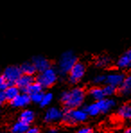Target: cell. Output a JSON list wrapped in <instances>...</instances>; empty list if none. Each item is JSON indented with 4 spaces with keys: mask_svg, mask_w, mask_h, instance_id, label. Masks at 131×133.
<instances>
[{
    "mask_svg": "<svg viewBox=\"0 0 131 133\" xmlns=\"http://www.w3.org/2000/svg\"><path fill=\"white\" fill-rule=\"evenodd\" d=\"M98 107L100 109L101 113H106L109 111H111L113 107L115 106V101L112 99H109V98H104L101 101L96 102Z\"/></svg>",
    "mask_w": 131,
    "mask_h": 133,
    "instance_id": "obj_12",
    "label": "cell"
},
{
    "mask_svg": "<svg viewBox=\"0 0 131 133\" xmlns=\"http://www.w3.org/2000/svg\"><path fill=\"white\" fill-rule=\"evenodd\" d=\"M111 58L107 56H101L99 57L95 61V64H96L97 66L99 68H105V66H108L109 64H111Z\"/></svg>",
    "mask_w": 131,
    "mask_h": 133,
    "instance_id": "obj_22",
    "label": "cell"
},
{
    "mask_svg": "<svg viewBox=\"0 0 131 133\" xmlns=\"http://www.w3.org/2000/svg\"><path fill=\"white\" fill-rule=\"evenodd\" d=\"M12 133H19V132H12Z\"/></svg>",
    "mask_w": 131,
    "mask_h": 133,
    "instance_id": "obj_35",
    "label": "cell"
},
{
    "mask_svg": "<svg viewBox=\"0 0 131 133\" xmlns=\"http://www.w3.org/2000/svg\"><path fill=\"white\" fill-rule=\"evenodd\" d=\"M77 62V57L72 50L65 51L58 61V73L64 76L69 73L71 68Z\"/></svg>",
    "mask_w": 131,
    "mask_h": 133,
    "instance_id": "obj_2",
    "label": "cell"
},
{
    "mask_svg": "<svg viewBox=\"0 0 131 133\" xmlns=\"http://www.w3.org/2000/svg\"><path fill=\"white\" fill-rule=\"evenodd\" d=\"M4 93H5L6 100H9L11 102L20 94V89L17 87L16 85H9L7 88L4 91Z\"/></svg>",
    "mask_w": 131,
    "mask_h": 133,
    "instance_id": "obj_14",
    "label": "cell"
},
{
    "mask_svg": "<svg viewBox=\"0 0 131 133\" xmlns=\"http://www.w3.org/2000/svg\"><path fill=\"white\" fill-rule=\"evenodd\" d=\"M34 112L32 110H23L20 114V121L27 123V124H30L31 122H33L34 120Z\"/></svg>",
    "mask_w": 131,
    "mask_h": 133,
    "instance_id": "obj_19",
    "label": "cell"
},
{
    "mask_svg": "<svg viewBox=\"0 0 131 133\" xmlns=\"http://www.w3.org/2000/svg\"><path fill=\"white\" fill-rule=\"evenodd\" d=\"M118 116L122 120H131V104H124L118 110Z\"/></svg>",
    "mask_w": 131,
    "mask_h": 133,
    "instance_id": "obj_15",
    "label": "cell"
},
{
    "mask_svg": "<svg viewBox=\"0 0 131 133\" xmlns=\"http://www.w3.org/2000/svg\"><path fill=\"white\" fill-rule=\"evenodd\" d=\"M31 102V96L27 93L19 94L15 99L11 101V105L15 108H23Z\"/></svg>",
    "mask_w": 131,
    "mask_h": 133,
    "instance_id": "obj_9",
    "label": "cell"
},
{
    "mask_svg": "<svg viewBox=\"0 0 131 133\" xmlns=\"http://www.w3.org/2000/svg\"><path fill=\"white\" fill-rule=\"evenodd\" d=\"M42 88H43V87H42L40 84L37 83V82H34V83H32V85L26 89L25 93H27L29 95H34V94L42 92Z\"/></svg>",
    "mask_w": 131,
    "mask_h": 133,
    "instance_id": "obj_21",
    "label": "cell"
},
{
    "mask_svg": "<svg viewBox=\"0 0 131 133\" xmlns=\"http://www.w3.org/2000/svg\"><path fill=\"white\" fill-rule=\"evenodd\" d=\"M126 54L128 55V58L130 59V62H131V50H129L128 51H127L126 52Z\"/></svg>",
    "mask_w": 131,
    "mask_h": 133,
    "instance_id": "obj_32",
    "label": "cell"
},
{
    "mask_svg": "<svg viewBox=\"0 0 131 133\" xmlns=\"http://www.w3.org/2000/svg\"><path fill=\"white\" fill-rule=\"evenodd\" d=\"M116 89L114 87H111V85H106L104 87H103V90H104V93L106 96H111L113 95L115 93H116Z\"/></svg>",
    "mask_w": 131,
    "mask_h": 133,
    "instance_id": "obj_26",
    "label": "cell"
},
{
    "mask_svg": "<svg viewBox=\"0 0 131 133\" xmlns=\"http://www.w3.org/2000/svg\"><path fill=\"white\" fill-rule=\"evenodd\" d=\"M85 66L82 62H77V63L74 65L73 68H71V70L69 71L68 75H69V81L72 84H77L82 78L84 77L85 74Z\"/></svg>",
    "mask_w": 131,
    "mask_h": 133,
    "instance_id": "obj_6",
    "label": "cell"
},
{
    "mask_svg": "<svg viewBox=\"0 0 131 133\" xmlns=\"http://www.w3.org/2000/svg\"><path fill=\"white\" fill-rule=\"evenodd\" d=\"M46 133H58V131L56 130V129H53V128H52V129H50V130H49Z\"/></svg>",
    "mask_w": 131,
    "mask_h": 133,
    "instance_id": "obj_31",
    "label": "cell"
},
{
    "mask_svg": "<svg viewBox=\"0 0 131 133\" xmlns=\"http://www.w3.org/2000/svg\"><path fill=\"white\" fill-rule=\"evenodd\" d=\"M8 83H7V81L5 80V78L3 77V75L0 76V91H5V89L7 88V87H8Z\"/></svg>",
    "mask_w": 131,
    "mask_h": 133,
    "instance_id": "obj_27",
    "label": "cell"
},
{
    "mask_svg": "<svg viewBox=\"0 0 131 133\" xmlns=\"http://www.w3.org/2000/svg\"><path fill=\"white\" fill-rule=\"evenodd\" d=\"M43 95H44V94L42 93V92L34 94V95H30L31 101H32L33 103H40L42 98H43Z\"/></svg>",
    "mask_w": 131,
    "mask_h": 133,
    "instance_id": "obj_25",
    "label": "cell"
},
{
    "mask_svg": "<svg viewBox=\"0 0 131 133\" xmlns=\"http://www.w3.org/2000/svg\"><path fill=\"white\" fill-rule=\"evenodd\" d=\"M29 124L19 120L18 122L13 123L12 126V132H19V133H26L29 130Z\"/></svg>",
    "mask_w": 131,
    "mask_h": 133,
    "instance_id": "obj_18",
    "label": "cell"
},
{
    "mask_svg": "<svg viewBox=\"0 0 131 133\" xmlns=\"http://www.w3.org/2000/svg\"><path fill=\"white\" fill-rule=\"evenodd\" d=\"M85 99V91L82 87H74L69 91H65L60 95L62 103L67 109H77L83 104Z\"/></svg>",
    "mask_w": 131,
    "mask_h": 133,
    "instance_id": "obj_1",
    "label": "cell"
},
{
    "mask_svg": "<svg viewBox=\"0 0 131 133\" xmlns=\"http://www.w3.org/2000/svg\"><path fill=\"white\" fill-rule=\"evenodd\" d=\"M52 100H53V95L50 93H46V94H44L43 98H42L40 104L42 105V107L47 106V105H49L50 103H51Z\"/></svg>",
    "mask_w": 131,
    "mask_h": 133,
    "instance_id": "obj_23",
    "label": "cell"
},
{
    "mask_svg": "<svg viewBox=\"0 0 131 133\" xmlns=\"http://www.w3.org/2000/svg\"><path fill=\"white\" fill-rule=\"evenodd\" d=\"M125 133H131V127L130 128H128L126 130H125Z\"/></svg>",
    "mask_w": 131,
    "mask_h": 133,
    "instance_id": "obj_33",
    "label": "cell"
},
{
    "mask_svg": "<svg viewBox=\"0 0 131 133\" xmlns=\"http://www.w3.org/2000/svg\"><path fill=\"white\" fill-rule=\"evenodd\" d=\"M120 91L124 95L131 94V74L125 77L124 81L120 87Z\"/></svg>",
    "mask_w": 131,
    "mask_h": 133,
    "instance_id": "obj_17",
    "label": "cell"
},
{
    "mask_svg": "<svg viewBox=\"0 0 131 133\" xmlns=\"http://www.w3.org/2000/svg\"><path fill=\"white\" fill-rule=\"evenodd\" d=\"M88 115L85 112V109H67L66 108L63 111L62 121L67 125L77 124V123L84 122L87 120Z\"/></svg>",
    "mask_w": 131,
    "mask_h": 133,
    "instance_id": "obj_3",
    "label": "cell"
},
{
    "mask_svg": "<svg viewBox=\"0 0 131 133\" xmlns=\"http://www.w3.org/2000/svg\"><path fill=\"white\" fill-rule=\"evenodd\" d=\"M93 83L95 85H97V87H99L100 85H102L106 82V76L105 75H98V76H95L93 79Z\"/></svg>",
    "mask_w": 131,
    "mask_h": 133,
    "instance_id": "obj_24",
    "label": "cell"
},
{
    "mask_svg": "<svg viewBox=\"0 0 131 133\" xmlns=\"http://www.w3.org/2000/svg\"><path fill=\"white\" fill-rule=\"evenodd\" d=\"M58 71L54 68H49L48 69L40 72L37 77V83H39L42 87H50L58 80Z\"/></svg>",
    "mask_w": 131,
    "mask_h": 133,
    "instance_id": "obj_4",
    "label": "cell"
},
{
    "mask_svg": "<svg viewBox=\"0 0 131 133\" xmlns=\"http://www.w3.org/2000/svg\"><path fill=\"white\" fill-rule=\"evenodd\" d=\"M89 95L91 96V98L94 100L95 102L101 101V100L104 99L105 97H106L105 93H104V90H103V87H97V85L90 89Z\"/></svg>",
    "mask_w": 131,
    "mask_h": 133,
    "instance_id": "obj_13",
    "label": "cell"
},
{
    "mask_svg": "<svg viewBox=\"0 0 131 133\" xmlns=\"http://www.w3.org/2000/svg\"><path fill=\"white\" fill-rule=\"evenodd\" d=\"M62 115H63V111L59 110L57 107H51L47 110L44 120L48 123H55L62 120Z\"/></svg>",
    "mask_w": 131,
    "mask_h": 133,
    "instance_id": "obj_7",
    "label": "cell"
},
{
    "mask_svg": "<svg viewBox=\"0 0 131 133\" xmlns=\"http://www.w3.org/2000/svg\"><path fill=\"white\" fill-rule=\"evenodd\" d=\"M20 68L22 70V73L23 75H29V76H32L33 74H35L36 72V68H35L34 65L32 64V61H27L23 63L20 66Z\"/></svg>",
    "mask_w": 131,
    "mask_h": 133,
    "instance_id": "obj_16",
    "label": "cell"
},
{
    "mask_svg": "<svg viewBox=\"0 0 131 133\" xmlns=\"http://www.w3.org/2000/svg\"><path fill=\"white\" fill-rule=\"evenodd\" d=\"M22 75L23 73L20 66L15 65L6 66L3 72V77L5 78L8 85H15Z\"/></svg>",
    "mask_w": 131,
    "mask_h": 133,
    "instance_id": "obj_5",
    "label": "cell"
},
{
    "mask_svg": "<svg viewBox=\"0 0 131 133\" xmlns=\"http://www.w3.org/2000/svg\"><path fill=\"white\" fill-rule=\"evenodd\" d=\"M0 133H5V132H3V131H0Z\"/></svg>",
    "mask_w": 131,
    "mask_h": 133,
    "instance_id": "obj_34",
    "label": "cell"
},
{
    "mask_svg": "<svg viewBox=\"0 0 131 133\" xmlns=\"http://www.w3.org/2000/svg\"><path fill=\"white\" fill-rule=\"evenodd\" d=\"M85 112L87 113L88 116H97V115L101 113L100 109L98 107V104H97L96 102L88 104L85 108Z\"/></svg>",
    "mask_w": 131,
    "mask_h": 133,
    "instance_id": "obj_20",
    "label": "cell"
},
{
    "mask_svg": "<svg viewBox=\"0 0 131 133\" xmlns=\"http://www.w3.org/2000/svg\"><path fill=\"white\" fill-rule=\"evenodd\" d=\"M5 101H6V98H5V93L3 91H0V105L3 104Z\"/></svg>",
    "mask_w": 131,
    "mask_h": 133,
    "instance_id": "obj_30",
    "label": "cell"
},
{
    "mask_svg": "<svg viewBox=\"0 0 131 133\" xmlns=\"http://www.w3.org/2000/svg\"><path fill=\"white\" fill-rule=\"evenodd\" d=\"M124 74L120 73V72H112V73L106 75V82H105V84L117 88V87H120L121 85V84L124 81Z\"/></svg>",
    "mask_w": 131,
    "mask_h": 133,
    "instance_id": "obj_8",
    "label": "cell"
},
{
    "mask_svg": "<svg viewBox=\"0 0 131 133\" xmlns=\"http://www.w3.org/2000/svg\"><path fill=\"white\" fill-rule=\"evenodd\" d=\"M32 62L33 65H34L35 68H36V71L40 72V73L44 71V70L48 69L49 68H50V63L49 61V59L43 56L33 57Z\"/></svg>",
    "mask_w": 131,
    "mask_h": 133,
    "instance_id": "obj_10",
    "label": "cell"
},
{
    "mask_svg": "<svg viewBox=\"0 0 131 133\" xmlns=\"http://www.w3.org/2000/svg\"><path fill=\"white\" fill-rule=\"evenodd\" d=\"M26 133H40V131L36 127H32V128H29V130H27Z\"/></svg>",
    "mask_w": 131,
    "mask_h": 133,
    "instance_id": "obj_29",
    "label": "cell"
},
{
    "mask_svg": "<svg viewBox=\"0 0 131 133\" xmlns=\"http://www.w3.org/2000/svg\"><path fill=\"white\" fill-rule=\"evenodd\" d=\"M77 133H94L93 130L90 127H82L77 130Z\"/></svg>",
    "mask_w": 131,
    "mask_h": 133,
    "instance_id": "obj_28",
    "label": "cell"
},
{
    "mask_svg": "<svg viewBox=\"0 0 131 133\" xmlns=\"http://www.w3.org/2000/svg\"><path fill=\"white\" fill-rule=\"evenodd\" d=\"M32 83H34V79H33L32 76H29V75H23L21 76L20 78L17 80L16 84L19 89H22L23 91H26V89L32 85Z\"/></svg>",
    "mask_w": 131,
    "mask_h": 133,
    "instance_id": "obj_11",
    "label": "cell"
}]
</instances>
